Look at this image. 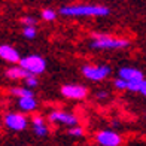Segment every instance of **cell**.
I'll list each match as a JSON object with an SVG mask.
<instances>
[{
  "mask_svg": "<svg viewBox=\"0 0 146 146\" xmlns=\"http://www.w3.org/2000/svg\"><path fill=\"white\" fill-rule=\"evenodd\" d=\"M58 12L67 18H103L110 14V9L104 5L76 3V5L61 6Z\"/></svg>",
  "mask_w": 146,
  "mask_h": 146,
  "instance_id": "cell-1",
  "label": "cell"
},
{
  "mask_svg": "<svg viewBox=\"0 0 146 146\" xmlns=\"http://www.w3.org/2000/svg\"><path fill=\"white\" fill-rule=\"evenodd\" d=\"M90 46L92 49H125L130 46V40L127 37H118L112 35H104V33H94L91 36Z\"/></svg>",
  "mask_w": 146,
  "mask_h": 146,
  "instance_id": "cell-2",
  "label": "cell"
},
{
  "mask_svg": "<svg viewBox=\"0 0 146 146\" xmlns=\"http://www.w3.org/2000/svg\"><path fill=\"white\" fill-rule=\"evenodd\" d=\"M82 76L90 82H103L112 75V67L104 63L97 64H84L81 67Z\"/></svg>",
  "mask_w": 146,
  "mask_h": 146,
  "instance_id": "cell-3",
  "label": "cell"
},
{
  "mask_svg": "<svg viewBox=\"0 0 146 146\" xmlns=\"http://www.w3.org/2000/svg\"><path fill=\"white\" fill-rule=\"evenodd\" d=\"M2 124L5 128H8L9 131H14V133H21L25 131L27 127L30 125V118L23 113V112H6L2 118Z\"/></svg>",
  "mask_w": 146,
  "mask_h": 146,
  "instance_id": "cell-4",
  "label": "cell"
},
{
  "mask_svg": "<svg viewBox=\"0 0 146 146\" xmlns=\"http://www.w3.org/2000/svg\"><path fill=\"white\" fill-rule=\"evenodd\" d=\"M46 119L51 124H55L58 127H66V128H72L79 125V116L66 109H52L48 113Z\"/></svg>",
  "mask_w": 146,
  "mask_h": 146,
  "instance_id": "cell-5",
  "label": "cell"
},
{
  "mask_svg": "<svg viewBox=\"0 0 146 146\" xmlns=\"http://www.w3.org/2000/svg\"><path fill=\"white\" fill-rule=\"evenodd\" d=\"M18 64L27 73L35 76H39L46 72V60L39 54H29L25 57H21Z\"/></svg>",
  "mask_w": 146,
  "mask_h": 146,
  "instance_id": "cell-6",
  "label": "cell"
},
{
  "mask_svg": "<svg viewBox=\"0 0 146 146\" xmlns=\"http://www.w3.org/2000/svg\"><path fill=\"white\" fill-rule=\"evenodd\" d=\"M94 142L97 146H122L124 139L116 130L103 128L94 133Z\"/></svg>",
  "mask_w": 146,
  "mask_h": 146,
  "instance_id": "cell-7",
  "label": "cell"
},
{
  "mask_svg": "<svg viewBox=\"0 0 146 146\" xmlns=\"http://www.w3.org/2000/svg\"><path fill=\"white\" fill-rule=\"evenodd\" d=\"M61 94L66 100H73V102H82L87 100L90 96V90L82 84H64L60 88Z\"/></svg>",
  "mask_w": 146,
  "mask_h": 146,
  "instance_id": "cell-8",
  "label": "cell"
},
{
  "mask_svg": "<svg viewBox=\"0 0 146 146\" xmlns=\"http://www.w3.org/2000/svg\"><path fill=\"white\" fill-rule=\"evenodd\" d=\"M30 125H31V130H33V134L36 137H46L49 134V125H48V119L45 116H42L40 113H35L30 118Z\"/></svg>",
  "mask_w": 146,
  "mask_h": 146,
  "instance_id": "cell-9",
  "label": "cell"
},
{
  "mask_svg": "<svg viewBox=\"0 0 146 146\" xmlns=\"http://www.w3.org/2000/svg\"><path fill=\"white\" fill-rule=\"evenodd\" d=\"M127 82H140L145 79V73L140 69L131 67V66H124V67L118 69V76Z\"/></svg>",
  "mask_w": 146,
  "mask_h": 146,
  "instance_id": "cell-10",
  "label": "cell"
},
{
  "mask_svg": "<svg viewBox=\"0 0 146 146\" xmlns=\"http://www.w3.org/2000/svg\"><path fill=\"white\" fill-rule=\"evenodd\" d=\"M0 58L3 60V61L9 63V64H18L19 60H21V55H19V52L17 48H14L12 45H8V43H3L0 45Z\"/></svg>",
  "mask_w": 146,
  "mask_h": 146,
  "instance_id": "cell-11",
  "label": "cell"
},
{
  "mask_svg": "<svg viewBox=\"0 0 146 146\" xmlns=\"http://www.w3.org/2000/svg\"><path fill=\"white\" fill-rule=\"evenodd\" d=\"M17 108L19 109V112L23 113H33L39 109V102L35 96L30 97H23V98H17Z\"/></svg>",
  "mask_w": 146,
  "mask_h": 146,
  "instance_id": "cell-12",
  "label": "cell"
},
{
  "mask_svg": "<svg viewBox=\"0 0 146 146\" xmlns=\"http://www.w3.org/2000/svg\"><path fill=\"white\" fill-rule=\"evenodd\" d=\"M5 76L9 81H25V78H29L30 73L25 72L19 64H14L5 70Z\"/></svg>",
  "mask_w": 146,
  "mask_h": 146,
  "instance_id": "cell-13",
  "label": "cell"
},
{
  "mask_svg": "<svg viewBox=\"0 0 146 146\" xmlns=\"http://www.w3.org/2000/svg\"><path fill=\"white\" fill-rule=\"evenodd\" d=\"M9 94L17 97V98H23V97L35 96V91L27 88V87H12V88H9Z\"/></svg>",
  "mask_w": 146,
  "mask_h": 146,
  "instance_id": "cell-14",
  "label": "cell"
},
{
  "mask_svg": "<svg viewBox=\"0 0 146 146\" xmlns=\"http://www.w3.org/2000/svg\"><path fill=\"white\" fill-rule=\"evenodd\" d=\"M57 17H58L57 11L51 9V8H45V9H42V12H40V18L43 19V21H46V23H52V21H55Z\"/></svg>",
  "mask_w": 146,
  "mask_h": 146,
  "instance_id": "cell-15",
  "label": "cell"
},
{
  "mask_svg": "<svg viewBox=\"0 0 146 146\" xmlns=\"http://www.w3.org/2000/svg\"><path fill=\"white\" fill-rule=\"evenodd\" d=\"M67 136L69 137H73V139H82L85 136V128L82 127L81 124L76 125V127L67 128Z\"/></svg>",
  "mask_w": 146,
  "mask_h": 146,
  "instance_id": "cell-16",
  "label": "cell"
},
{
  "mask_svg": "<svg viewBox=\"0 0 146 146\" xmlns=\"http://www.w3.org/2000/svg\"><path fill=\"white\" fill-rule=\"evenodd\" d=\"M23 36L25 39H29V40H33L37 36L36 25H25V27H23Z\"/></svg>",
  "mask_w": 146,
  "mask_h": 146,
  "instance_id": "cell-17",
  "label": "cell"
},
{
  "mask_svg": "<svg viewBox=\"0 0 146 146\" xmlns=\"http://www.w3.org/2000/svg\"><path fill=\"white\" fill-rule=\"evenodd\" d=\"M110 98V92L108 90H97L94 92V100L98 103H104Z\"/></svg>",
  "mask_w": 146,
  "mask_h": 146,
  "instance_id": "cell-18",
  "label": "cell"
},
{
  "mask_svg": "<svg viewBox=\"0 0 146 146\" xmlns=\"http://www.w3.org/2000/svg\"><path fill=\"white\" fill-rule=\"evenodd\" d=\"M112 85H113V88L116 91H127V88H128V82L124 81V79H121V78H115L113 82H112Z\"/></svg>",
  "mask_w": 146,
  "mask_h": 146,
  "instance_id": "cell-19",
  "label": "cell"
},
{
  "mask_svg": "<svg viewBox=\"0 0 146 146\" xmlns=\"http://www.w3.org/2000/svg\"><path fill=\"white\" fill-rule=\"evenodd\" d=\"M24 87H27V88H30V90H33V88H36V87H39V78L37 76H35V75H30L29 78H25V81H24Z\"/></svg>",
  "mask_w": 146,
  "mask_h": 146,
  "instance_id": "cell-20",
  "label": "cell"
},
{
  "mask_svg": "<svg viewBox=\"0 0 146 146\" xmlns=\"http://www.w3.org/2000/svg\"><path fill=\"white\" fill-rule=\"evenodd\" d=\"M21 24L24 25H36V18L35 17H31V15H24L21 18Z\"/></svg>",
  "mask_w": 146,
  "mask_h": 146,
  "instance_id": "cell-21",
  "label": "cell"
},
{
  "mask_svg": "<svg viewBox=\"0 0 146 146\" xmlns=\"http://www.w3.org/2000/svg\"><path fill=\"white\" fill-rule=\"evenodd\" d=\"M139 94H142L143 97H146V78L140 82V88H139Z\"/></svg>",
  "mask_w": 146,
  "mask_h": 146,
  "instance_id": "cell-22",
  "label": "cell"
},
{
  "mask_svg": "<svg viewBox=\"0 0 146 146\" xmlns=\"http://www.w3.org/2000/svg\"><path fill=\"white\" fill-rule=\"evenodd\" d=\"M112 125H113V127H119L121 124H119V121H118V119H112Z\"/></svg>",
  "mask_w": 146,
  "mask_h": 146,
  "instance_id": "cell-23",
  "label": "cell"
},
{
  "mask_svg": "<svg viewBox=\"0 0 146 146\" xmlns=\"http://www.w3.org/2000/svg\"><path fill=\"white\" fill-rule=\"evenodd\" d=\"M88 146H97V145H88Z\"/></svg>",
  "mask_w": 146,
  "mask_h": 146,
  "instance_id": "cell-24",
  "label": "cell"
},
{
  "mask_svg": "<svg viewBox=\"0 0 146 146\" xmlns=\"http://www.w3.org/2000/svg\"><path fill=\"white\" fill-rule=\"evenodd\" d=\"M0 130H2V124H0Z\"/></svg>",
  "mask_w": 146,
  "mask_h": 146,
  "instance_id": "cell-25",
  "label": "cell"
}]
</instances>
